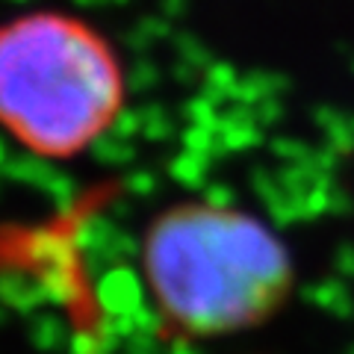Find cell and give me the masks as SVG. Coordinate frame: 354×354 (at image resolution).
<instances>
[{"label":"cell","mask_w":354,"mask_h":354,"mask_svg":"<svg viewBox=\"0 0 354 354\" xmlns=\"http://www.w3.org/2000/svg\"><path fill=\"white\" fill-rule=\"evenodd\" d=\"M142 278L165 325L209 339L266 325L292 292L286 242L248 209L186 201L142 236Z\"/></svg>","instance_id":"obj_1"},{"label":"cell","mask_w":354,"mask_h":354,"mask_svg":"<svg viewBox=\"0 0 354 354\" xmlns=\"http://www.w3.org/2000/svg\"><path fill=\"white\" fill-rule=\"evenodd\" d=\"M124 71L97 27L59 9L0 24V127L36 157L68 160L115 124Z\"/></svg>","instance_id":"obj_2"}]
</instances>
